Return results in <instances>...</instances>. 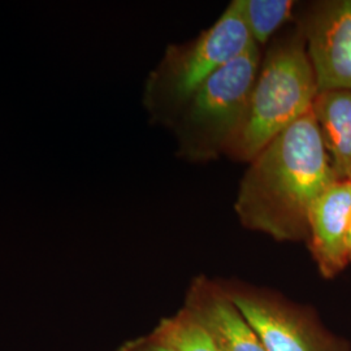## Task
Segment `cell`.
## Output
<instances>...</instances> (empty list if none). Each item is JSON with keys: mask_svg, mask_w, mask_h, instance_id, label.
Here are the masks:
<instances>
[{"mask_svg": "<svg viewBox=\"0 0 351 351\" xmlns=\"http://www.w3.org/2000/svg\"><path fill=\"white\" fill-rule=\"evenodd\" d=\"M239 4L245 24L258 46L265 45L288 21L294 7L291 0H239Z\"/></svg>", "mask_w": 351, "mask_h": 351, "instance_id": "cell-11", "label": "cell"}, {"mask_svg": "<svg viewBox=\"0 0 351 351\" xmlns=\"http://www.w3.org/2000/svg\"><path fill=\"white\" fill-rule=\"evenodd\" d=\"M351 220V182L337 180L314 202L308 215V241L322 276L332 278L349 264L346 236Z\"/></svg>", "mask_w": 351, "mask_h": 351, "instance_id": "cell-7", "label": "cell"}, {"mask_svg": "<svg viewBox=\"0 0 351 351\" xmlns=\"http://www.w3.org/2000/svg\"><path fill=\"white\" fill-rule=\"evenodd\" d=\"M303 36L317 94L351 90V0L322 5L308 17Z\"/></svg>", "mask_w": 351, "mask_h": 351, "instance_id": "cell-6", "label": "cell"}, {"mask_svg": "<svg viewBox=\"0 0 351 351\" xmlns=\"http://www.w3.org/2000/svg\"><path fill=\"white\" fill-rule=\"evenodd\" d=\"M313 112L339 180L351 176V90L316 95Z\"/></svg>", "mask_w": 351, "mask_h": 351, "instance_id": "cell-9", "label": "cell"}, {"mask_svg": "<svg viewBox=\"0 0 351 351\" xmlns=\"http://www.w3.org/2000/svg\"><path fill=\"white\" fill-rule=\"evenodd\" d=\"M316 95L303 37L276 43L259 68L246 119L228 155L250 163L272 139L313 110Z\"/></svg>", "mask_w": 351, "mask_h": 351, "instance_id": "cell-3", "label": "cell"}, {"mask_svg": "<svg viewBox=\"0 0 351 351\" xmlns=\"http://www.w3.org/2000/svg\"><path fill=\"white\" fill-rule=\"evenodd\" d=\"M232 301L268 351H351L313 311L272 293L250 287H226Z\"/></svg>", "mask_w": 351, "mask_h": 351, "instance_id": "cell-5", "label": "cell"}, {"mask_svg": "<svg viewBox=\"0 0 351 351\" xmlns=\"http://www.w3.org/2000/svg\"><path fill=\"white\" fill-rule=\"evenodd\" d=\"M346 250H348V259L349 263H351V220L348 229V236H346Z\"/></svg>", "mask_w": 351, "mask_h": 351, "instance_id": "cell-13", "label": "cell"}, {"mask_svg": "<svg viewBox=\"0 0 351 351\" xmlns=\"http://www.w3.org/2000/svg\"><path fill=\"white\" fill-rule=\"evenodd\" d=\"M151 333L176 351H221L207 328L186 307L162 319Z\"/></svg>", "mask_w": 351, "mask_h": 351, "instance_id": "cell-10", "label": "cell"}, {"mask_svg": "<svg viewBox=\"0 0 351 351\" xmlns=\"http://www.w3.org/2000/svg\"><path fill=\"white\" fill-rule=\"evenodd\" d=\"M254 47L259 46L245 24L239 0H233L195 39L168 46L145 86L143 104L151 121L172 128L190 98L213 73Z\"/></svg>", "mask_w": 351, "mask_h": 351, "instance_id": "cell-2", "label": "cell"}, {"mask_svg": "<svg viewBox=\"0 0 351 351\" xmlns=\"http://www.w3.org/2000/svg\"><path fill=\"white\" fill-rule=\"evenodd\" d=\"M259 68L261 52L254 47L195 91L172 126L181 158L203 163L229 152L246 119Z\"/></svg>", "mask_w": 351, "mask_h": 351, "instance_id": "cell-4", "label": "cell"}, {"mask_svg": "<svg viewBox=\"0 0 351 351\" xmlns=\"http://www.w3.org/2000/svg\"><path fill=\"white\" fill-rule=\"evenodd\" d=\"M337 180L311 110L251 160L234 210L250 230L281 242L308 239L310 210Z\"/></svg>", "mask_w": 351, "mask_h": 351, "instance_id": "cell-1", "label": "cell"}, {"mask_svg": "<svg viewBox=\"0 0 351 351\" xmlns=\"http://www.w3.org/2000/svg\"><path fill=\"white\" fill-rule=\"evenodd\" d=\"M116 351H176L163 341L156 339L152 333L138 339H129Z\"/></svg>", "mask_w": 351, "mask_h": 351, "instance_id": "cell-12", "label": "cell"}, {"mask_svg": "<svg viewBox=\"0 0 351 351\" xmlns=\"http://www.w3.org/2000/svg\"><path fill=\"white\" fill-rule=\"evenodd\" d=\"M211 333L221 351H268L241 314L226 287L204 276L195 277L185 306Z\"/></svg>", "mask_w": 351, "mask_h": 351, "instance_id": "cell-8", "label": "cell"}, {"mask_svg": "<svg viewBox=\"0 0 351 351\" xmlns=\"http://www.w3.org/2000/svg\"><path fill=\"white\" fill-rule=\"evenodd\" d=\"M349 181H350V182H351V176H350V177H349Z\"/></svg>", "mask_w": 351, "mask_h": 351, "instance_id": "cell-14", "label": "cell"}]
</instances>
